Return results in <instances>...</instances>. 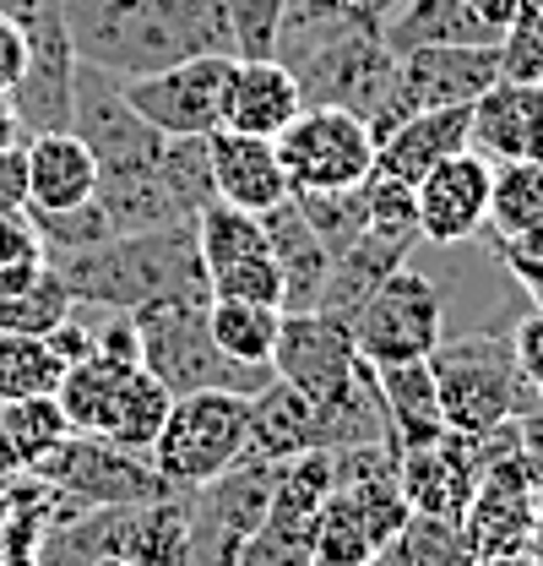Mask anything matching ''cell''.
<instances>
[{"label":"cell","mask_w":543,"mask_h":566,"mask_svg":"<svg viewBox=\"0 0 543 566\" xmlns=\"http://www.w3.org/2000/svg\"><path fill=\"white\" fill-rule=\"evenodd\" d=\"M71 50L115 76H147L191 55H228L223 0H61Z\"/></svg>","instance_id":"6da1fadb"},{"label":"cell","mask_w":543,"mask_h":566,"mask_svg":"<svg viewBox=\"0 0 543 566\" xmlns=\"http://www.w3.org/2000/svg\"><path fill=\"white\" fill-rule=\"evenodd\" d=\"M50 268L66 279V289L82 305L126 311V316L152 311V305H206L212 300L202 251H196V223L115 234L98 251L55 256Z\"/></svg>","instance_id":"7a4b0ae2"},{"label":"cell","mask_w":543,"mask_h":566,"mask_svg":"<svg viewBox=\"0 0 543 566\" xmlns=\"http://www.w3.org/2000/svg\"><path fill=\"white\" fill-rule=\"evenodd\" d=\"M429 370H435L446 430L483 436V430L517 420V415L543 409V392H533L528 376L517 370L511 338H489V333L483 338H457V344L440 338L435 354H429Z\"/></svg>","instance_id":"3957f363"},{"label":"cell","mask_w":543,"mask_h":566,"mask_svg":"<svg viewBox=\"0 0 543 566\" xmlns=\"http://www.w3.org/2000/svg\"><path fill=\"white\" fill-rule=\"evenodd\" d=\"M136 338H141V370H152L174 398L180 392H245V398H256L272 381V365H245L212 344L206 305L136 311Z\"/></svg>","instance_id":"277c9868"},{"label":"cell","mask_w":543,"mask_h":566,"mask_svg":"<svg viewBox=\"0 0 543 566\" xmlns=\"http://www.w3.org/2000/svg\"><path fill=\"white\" fill-rule=\"evenodd\" d=\"M251 398L245 392H180L152 441V469L174 491H202L223 469L245 458Z\"/></svg>","instance_id":"5b68a950"},{"label":"cell","mask_w":543,"mask_h":566,"mask_svg":"<svg viewBox=\"0 0 543 566\" xmlns=\"http://www.w3.org/2000/svg\"><path fill=\"white\" fill-rule=\"evenodd\" d=\"M288 191H353L375 169V137L359 115L332 104H305L277 137Z\"/></svg>","instance_id":"8992f818"},{"label":"cell","mask_w":543,"mask_h":566,"mask_svg":"<svg viewBox=\"0 0 543 566\" xmlns=\"http://www.w3.org/2000/svg\"><path fill=\"white\" fill-rule=\"evenodd\" d=\"M28 474L50 480L55 491H66L76 506H131V501H152L169 495L174 485L136 452H120L104 436H82L71 430L55 452H44Z\"/></svg>","instance_id":"52a82bcc"},{"label":"cell","mask_w":543,"mask_h":566,"mask_svg":"<svg viewBox=\"0 0 543 566\" xmlns=\"http://www.w3.org/2000/svg\"><path fill=\"white\" fill-rule=\"evenodd\" d=\"M359 359L370 365H403V359H429L440 344V294L418 268H397L392 279L370 294L359 322L348 327Z\"/></svg>","instance_id":"ba28073f"},{"label":"cell","mask_w":543,"mask_h":566,"mask_svg":"<svg viewBox=\"0 0 543 566\" xmlns=\"http://www.w3.org/2000/svg\"><path fill=\"white\" fill-rule=\"evenodd\" d=\"M71 132L93 147L98 175H109V169H147L163 153V137L131 109L126 82L115 71L87 66V61H76V76H71Z\"/></svg>","instance_id":"9c48e42d"},{"label":"cell","mask_w":543,"mask_h":566,"mask_svg":"<svg viewBox=\"0 0 543 566\" xmlns=\"http://www.w3.org/2000/svg\"><path fill=\"white\" fill-rule=\"evenodd\" d=\"M131 109L158 137H212L223 126L228 55H191L147 76H120Z\"/></svg>","instance_id":"30bf717a"},{"label":"cell","mask_w":543,"mask_h":566,"mask_svg":"<svg viewBox=\"0 0 543 566\" xmlns=\"http://www.w3.org/2000/svg\"><path fill=\"white\" fill-rule=\"evenodd\" d=\"M196 251H202L212 294L262 300V305H277V300H283V279H277L267 229H262L256 212L212 202V208L196 218ZM277 311H283V305H277Z\"/></svg>","instance_id":"8fae6325"},{"label":"cell","mask_w":543,"mask_h":566,"mask_svg":"<svg viewBox=\"0 0 543 566\" xmlns=\"http://www.w3.org/2000/svg\"><path fill=\"white\" fill-rule=\"evenodd\" d=\"M98 556L136 566H191V491H169L131 506H93Z\"/></svg>","instance_id":"7c38bea8"},{"label":"cell","mask_w":543,"mask_h":566,"mask_svg":"<svg viewBox=\"0 0 543 566\" xmlns=\"http://www.w3.org/2000/svg\"><path fill=\"white\" fill-rule=\"evenodd\" d=\"M272 376L288 381L294 392H305L321 409V403H332L338 392L353 387L359 349L338 322H327L316 311H299V316H283V333H277V349H272Z\"/></svg>","instance_id":"4fadbf2b"},{"label":"cell","mask_w":543,"mask_h":566,"mask_svg":"<svg viewBox=\"0 0 543 566\" xmlns=\"http://www.w3.org/2000/svg\"><path fill=\"white\" fill-rule=\"evenodd\" d=\"M418 234L429 245H462L478 229H489V197H494V164L468 147L451 153L446 164H435L418 186Z\"/></svg>","instance_id":"5bb4252c"},{"label":"cell","mask_w":543,"mask_h":566,"mask_svg":"<svg viewBox=\"0 0 543 566\" xmlns=\"http://www.w3.org/2000/svg\"><path fill=\"white\" fill-rule=\"evenodd\" d=\"M28 33V66L22 82L11 87V109L22 120L28 137L39 132H71V76H76V50H71L66 17L44 11L33 22H22Z\"/></svg>","instance_id":"9a60e30c"},{"label":"cell","mask_w":543,"mask_h":566,"mask_svg":"<svg viewBox=\"0 0 543 566\" xmlns=\"http://www.w3.org/2000/svg\"><path fill=\"white\" fill-rule=\"evenodd\" d=\"M418 240H424L418 229H364L338 262H332L327 289H321V300H316V316L338 322L342 333H348V327L359 322V311L370 305V294L413 256Z\"/></svg>","instance_id":"2e32d148"},{"label":"cell","mask_w":543,"mask_h":566,"mask_svg":"<svg viewBox=\"0 0 543 566\" xmlns=\"http://www.w3.org/2000/svg\"><path fill=\"white\" fill-rule=\"evenodd\" d=\"M478 474H483L478 447H473V436H462V430H446V436L429 441V447L397 452V485H403L413 512L462 517L478 491Z\"/></svg>","instance_id":"e0dca14e"},{"label":"cell","mask_w":543,"mask_h":566,"mask_svg":"<svg viewBox=\"0 0 543 566\" xmlns=\"http://www.w3.org/2000/svg\"><path fill=\"white\" fill-rule=\"evenodd\" d=\"M403 87L418 109H451V104H478L494 82H505L500 44H429L397 61Z\"/></svg>","instance_id":"ac0fdd59"},{"label":"cell","mask_w":543,"mask_h":566,"mask_svg":"<svg viewBox=\"0 0 543 566\" xmlns=\"http://www.w3.org/2000/svg\"><path fill=\"white\" fill-rule=\"evenodd\" d=\"M473 147L489 164L543 169V82H494L473 104Z\"/></svg>","instance_id":"d6986e66"},{"label":"cell","mask_w":543,"mask_h":566,"mask_svg":"<svg viewBox=\"0 0 543 566\" xmlns=\"http://www.w3.org/2000/svg\"><path fill=\"white\" fill-rule=\"evenodd\" d=\"M305 109L299 82L283 61H228L223 82V132H245V137L277 142L294 115Z\"/></svg>","instance_id":"ffe728a7"},{"label":"cell","mask_w":543,"mask_h":566,"mask_svg":"<svg viewBox=\"0 0 543 566\" xmlns=\"http://www.w3.org/2000/svg\"><path fill=\"white\" fill-rule=\"evenodd\" d=\"M212 153V191L223 208L239 212H262L277 208L288 197V175H283V158H277V142L267 137H245V132H212L206 137Z\"/></svg>","instance_id":"44dd1931"},{"label":"cell","mask_w":543,"mask_h":566,"mask_svg":"<svg viewBox=\"0 0 543 566\" xmlns=\"http://www.w3.org/2000/svg\"><path fill=\"white\" fill-rule=\"evenodd\" d=\"M262 229H267L272 262H277V279H283V316H299V311H316L321 289H327V273H332V256L327 245L316 240V229L305 223V212L294 202V191L277 202V208L262 212Z\"/></svg>","instance_id":"7402d4cb"},{"label":"cell","mask_w":543,"mask_h":566,"mask_svg":"<svg viewBox=\"0 0 543 566\" xmlns=\"http://www.w3.org/2000/svg\"><path fill=\"white\" fill-rule=\"evenodd\" d=\"M473 147V104H451V109H413L392 137L375 147V169L397 175L407 186H418L435 164H446L451 153Z\"/></svg>","instance_id":"603a6c76"},{"label":"cell","mask_w":543,"mask_h":566,"mask_svg":"<svg viewBox=\"0 0 543 566\" xmlns=\"http://www.w3.org/2000/svg\"><path fill=\"white\" fill-rule=\"evenodd\" d=\"M28 153V208L61 212L82 208L98 191V158L76 132H39L22 142Z\"/></svg>","instance_id":"cb8c5ba5"},{"label":"cell","mask_w":543,"mask_h":566,"mask_svg":"<svg viewBox=\"0 0 543 566\" xmlns=\"http://www.w3.org/2000/svg\"><path fill=\"white\" fill-rule=\"evenodd\" d=\"M370 381L381 392V409L392 424V447H429L446 436V415H440V392H435V370L429 359H403V365H370Z\"/></svg>","instance_id":"d4e9b609"},{"label":"cell","mask_w":543,"mask_h":566,"mask_svg":"<svg viewBox=\"0 0 543 566\" xmlns=\"http://www.w3.org/2000/svg\"><path fill=\"white\" fill-rule=\"evenodd\" d=\"M375 33L397 61L413 50H429V44H500L473 17L468 0H392L381 11Z\"/></svg>","instance_id":"484cf974"},{"label":"cell","mask_w":543,"mask_h":566,"mask_svg":"<svg viewBox=\"0 0 543 566\" xmlns=\"http://www.w3.org/2000/svg\"><path fill=\"white\" fill-rule=\"evenodd\" d=\"M136 365H141L136 354L104 349V344H93L87 359L66 365L55 398H61V409H66L71 430H82V436H104V424H109V415H115V398H120V387H126V376H131Z\"/></svg>","instance_id":"4316f807"},{"label":"cell","mask_w":543,"mask_h":566,"mask_svg":"<svg viewBox=\"0 0 543 566\" xmlns=\"http://www.w3.org/2000/svg\"><path fill=\"white\" fill-rule=\"evenodd\" d=\"M93 202L104 208V218L115 223V234H147V229H174V223H191L185 208L174 202V191L163 186L158 164L147 169H109L98 175V191Z\"/></svg>","instance_id":"83f0119b"},{"label":"cell","mask_w":543,"mask_h":566,"mask_svg":"<svg viewBox=\"0 0 543 566\" xmlns=\"http://www.w3.org/2000/svg\"><path fill=\"white\" fill-rule=\"evenodd\" d=\"M316 447V403L305 392H294L288 381L272 376L267 387L251 398V441L245 458L251 463H283L294 452Z\"/></svg>","instance_id":"f1b7e54d"},{"label":"cell","mask_w":543,"mask_h":566,"mask_svg":"<svg viewBox=\"0 0 543 566\" xmlns=\"http://www.w3.org/2000/svg\"><path fill=\"white\" fill-rule=\"evenodd\" d=\"M478 545L462 517L446 512H407L397 539L375 556L370 566H473Z\"/></svg>","instance_id":"f546056e"},{"label":"cell","mask_w":543,"mask_h":566,"mask_svg":"<svg viewBox=\"0 0 543 566\" xmlns=\"http://www.w3.org/2000/svg\"><path fill=\"white\" fill-rule=\"evenodd\" d=\"M206 333L212 344L245 365H272L277 349V333H283V311L262 305V300H228V294H212L206 300Z\"/></svg>","instance_id":"4dcf8cb0"},{"label":"cell","mask_w":543,"mask_h":566,"mask_svg":"<svg viewBox=\"0 0 543 566\" xmlns=\"http://www.w3.org/2000/svg\"><path fill=\"white\" fill-rule=\"evenodd\" d=\"M169 403H174V392L152 370L136 365L131 376H126V387H120V398H115V415L104 424V441H115L120 452H136V458L152 463V441H158V430L169 420Z\"/></svg>","instance_id":"1f68e13d"},{"label":"cell","mask_w":543,"mask_h":566,"mask_svg":"<svg viewBox=\"0 0 543 566\" xmlns=\"http://www.w3.org/2000/svg\"><path fill=\"white\" fill-rule=\"evenodd\" d=\"M76 294L66 289V279L44 262L39 279H28L22 289L0 294V333H28V338H50L61 322L71 316Z\"/></svg>","instance_id":"d6a6232c"},{"label":"cell","mask_w":543,"mask_h":566,"mask_svg":"<svg viewBox=\"0 0 543 566\" xmlns=\"http://www.w3.org/2000/svg\"><path fill=\"white\" fill-rule=\"evenodd\" d=\"M61 376H66V359L50 349V338L0 333V403L55 392V387H61Z\"/></svg>","instance_id":"836d02e7"},{"label":"cell","mask_w":543,"mask_h":566,"mask_svg":"<svg viewBox=\"0 0 543 566\" xmlns=\"http://www.w3.org/2000/svg\"><path fill=\"white\" fill-rule=\"evenodd\" d=\"M158 175H163V186L174 191V202L185 208L191 223L217 202V191H212V153H206V137H163Z\"/></svg>","instance_id":"e575fe53"},{"label":"cell","mask_w":543,"mask_h":566,"mask_svg":"<svg viewBox=\"0 0 543 566\" xmlns=\"http://www.w3.org/2000/svg\"><path fill=\"white\" fill-rule=\"evenodd\" d=\"M294 202L305 212V223L316 229V240L327 245V256L338 262L342 251L370 229V212H364V186L353 191H294Z\"/></svg>","instance_id":"d590c367"},{"label":"cell","mask_w":543,"mask_h":566,"mask_svg":"<svg viewBox=\"0 0 543 566\" xmlns=\"http://www.w3.org/2000/svg\"><path fill=\"white\" fill-rule=\"evenodd\" d=\"M0 420L11 430L17 452H22V469H33L44 452H55L71 436V420L61 409L55 392H39V398H17V403H0Z\"/></svg>","instance_id":"8d00e7d4"},{"label":"cell","mask_w":543,"mask_h":566,"mask_svg":"<svg viewBox=\"0 0 543 566\" xmlns=\"http://www.w3.org/2000/svg\"><path fill=\"white\" fill-rule=\"evenodd\" d=\"M33 223H39V240H44V262H55V256H76V251H98V245H109V240H115V223L104 218L98 202L61 208V212H33Z\"/></svg>","instance_id":"74e56055"},{"label":"cell","mask_w":543,"mask_h":566,"mask_svg":"<svg viewBox=\"0 0 543 566\" xmlns=\"http://www.w3.org/2000/svg\"><path fill=\"white\" fill-rule=\"evenodd\" d=\"M294 0H223L228 33H234V61H272L277 55V33L288 22Z\"/></svg>","instance_id":"f35d334b"},{"label":"cell","mask_w":543,"mask_h":566,"mask_svg":"<svg viewBox=\"0 0 543 566\" xmlns=\"http://www.w3.org/2000/svg\"><path fill=\"white\" fill-rule=\"evenodd\" d=\"M505 82H543V0H522L517 22L500 39Z\"/></svg>","instance_id":"ab89813d"},{"label":"cell","mask_w":543,"mask_h":566,"mask_svg":"<svg viewBox=\"0 0 543 566\" xmlns=\"http://www.w3.org/2000/svg\"><path fill=\"white\" fill-rule=\"evenodd\" d=\"M364 212H370V229H418L413 186L397 175H381V169H370V180H364Z\"/></svg>","instance_id":"60d3db41"},{"label":"cell","mask_w":543,"mask_h":566,"mask_svg":"<svg viewBox=\"0 0 543 566\" xmlns=\"http://www.w3.org/2000/svg\"><path fill=\"white\" fill-rule=\"evenodd\" d=\"M44 262V240L33 212H0V268H39Z\"/></svg>","instance_id":"b9f144b4"},{"label":"cell","mask_w":543,"mask_h":566,"mask_svg":"<svg viewBox=\"0 0 543 566\" xmlns=\"http://www.w3.org/2000/svg\"><path fill=\"white\" fill-rule=\"evenodd\" d=\"M511 354H517V370L528 376V387L543 392V311L522 316L517 333H511Z\"/></svg>","instance_id":"7bdbcfd3"},{"label":"cell","mask_w":543,"mask_h":566,"mask_svg":"<svg viewBox=\"0 0 543 566\" xmlns=\"http://www.w3.org/2000/svg\"><path fill=\"white\" fill-rule=\"evenodd\" d=\"M22 66H28V33H22L17 17H0V93L6 98L22 82Z\"/></svg>","instance_id":"ee69618b"},{"label":"cell","mask_w":543,"mask_h":566,"mask_svg":"<svg viewBox=\"0 0 543 566\" xmlns=\"http://www.w3.org/2000/svg\"><path fill=\"white\" fill-rule=\"evenodd\" d=\"M28 208V153L22 147H0V212Z\"/></svg>","instance_id":"f6af8a7d"},{"label":"cell","mask_w":543,"mask_h":566,"mask_svg":"<svg viewBox=\"0 0 543 566\" xmlns=\"http://www.w3.org/2000/svg\"><path fill=\"white\" fill-rule=\"evenodd\" d=\"M473 6V17L494 33V39H505V28L517 22V11H522V0H468Z\"/></svg>","instance_id":"bcb514c9"},{"label":"cell","mask_w":543,"mask_h":566,"mask_svg":"<svg viewBox=\"0 0 543 566\" xmlns=\"http://www.w3.org/2000/svg\"><path fill=\"white\" fill-rule=\"evenodd\" d=\"M44 11H61V0H0V17H17V22H33Z\"/></svg>","instance_id":"7dc6e473"},{"label":"cell","mask_w":543,"mask_h":566,"mask_svg":"<svg viewBox=\"0 0 543 566\" xmlns=\"http://www.w3.org/2000/svg\"><path fill=\"white\" fill-rule=\"evenodd\" d=\"M28 132H22V120H17V109H11V98L0 93V147H22Z\"/></svg>","instance_id":"c3c4849f"},{"label":"cell","mask_w":543,"mask_h":566,"mask_svg":"<svg viewBox=\"0 0 543 566\" xmlns=\"http://www.w3.org/2000/svg\"><path fill=\"white\" fill-rule=\"evenodd\" d=\"M11 474H22V452H17L11 430H6V420H0V480H11Z\"/></svg>","instance_id":"681fc988"},{"label":"cell","mask_w":543,"mask_h":566,"mask_svg":"<svg viewBox=\"0 0 543 566\" xmlns=\"http://www.w3.org/2000/svg\"><path fill=\"white\" fill-rule=\"evenodd\" d=\"M473 566H543L539 551H505V556H478Z\"/></svg>","instance_id":"f907efd6"},{"label":"cell","mask_w":543,"mask_h":566,"mask_svg":"<svg viewBox=\"0 0 543 566\" xmlns=\"http://www.w3.org/2000/svg\"><path fill=\"white\" fill-rule=\"evenodd\" d=\"M342 6H359V11H370V17H375V22H381V11H386V6H392V0H342Z\"/></svg>","instance_id":"816d5d0a"},{"label":"cell","mask_w":543,"mask_h":566,"mask_svg":"<svg viewBox=\"0 0 543 566\" xmlns=\"http://www.w3.org/2000/svg\"><path fill=\"white\" fill-rule=\"evenodd\" d=\"M93 566H136V562H120V556H98Z\"/></svg>","instance_id":"f5cc1de1"}]
</instances>
